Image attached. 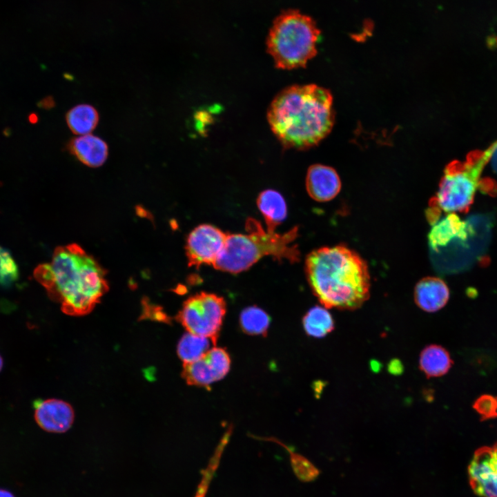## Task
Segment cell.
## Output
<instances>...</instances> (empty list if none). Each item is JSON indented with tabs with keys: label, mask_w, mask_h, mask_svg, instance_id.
Listing matches in <instances>:
<instances>
[{
	"label": "cell",
	"mask_w": 497,
	"mask_h": 497,
	"mask_svg": "<svg viewBox=\"0 0 497 497\" xmlns=\"http://www.w3.org/2000/svg\"><path fill=\"white\" fill-rule=\"evenodd\" d=\"M34 276L70 315L90 313L108 290L105 270L77 244L56 248L51 262L39 264Z\"/></svg>",
	"instance_id": "1"
},
{
	"label": "cell",
	"mask_w": 497,
	"mask_h": 497,
	"mask_svg": "<svg viewBox=\"0 0 497 497\" xmlns=\"http://www.w3.org/2000/svg\"><path fill=\"white\" fill-rule=\"evenodd\" d=\"M330 92L315 84L293 85L278 92L267 110L270 128L286 148L318 144L334 123Z\"/></svg>",
	"instance_id": "2"
},
{
	"label": "cell",
	"mask_w": 497,
	"mask_h": 497,
	"mask_svg": "<svg viewBox=\"0 0 497 497\" xmlns=\"http://www.w3.org/2000/svg\"><path fill=\"white\" fill-rule=\"evenodd\" d=\"M305 273L314 295L325 308L354 310L369 298L367 264L345 246L311 252L306 258Z\"/></svg>",
	"instance_id": "3"
},
{
	"label": "cell",
	"mask_w": 497,
	"mask_h": 497,
	"mask_svg": "<svg viewBox=\"0 0 497 497\" xmlns=\"http://www.w3.org/2000/svg\"><path fill=\"white\" fill-rule=\"evenodd\" d=\"M247 234L227 233L224 247L213 265L215 269L231 273L246 271L266 255L291 263L299 261L300 253L292 243L298 235V227L278 234L265 231L260 222L248 217L245 224Z\"/></svg>",
	"instance_id": "4"
},
{
	"label": "cell",
	"mask_w": 497,
	"mask_h": 497,
	"mask_svg": "<svg viewBox=\"0 0 497 497\" xmlns=\"http://www.w3.org/2000/svg\"><path fill=\"white\" fill-rule=\"evenodd\" d=\"M320 31L310 17L296 10L282 12L274 20L266 39L267 52L277 68L304 67L317 54Z\"/></svg>",
	"instance_id": "5"
},
{
	"label": "cell",
	"mask_w": 497,
	"mask_h": 497,
	"mask_svg": "<svg viewBox=\"0 0 497 497\" xmlns=\"http://www.w3.org/2000/svg\"><path fill=\"white\" fill-rule=\"evenodd\" d=\"M492 145L486 150L474 151L465 162L449 164L439 184L436 196L429 202L426 217L431 225L438 222L442 212L468 211L472 204L480 175L490 160Z\"/></svg>",
	"instance_id": "6"
},
{
	"label": "cell",
	"mask_w": 497,
	"mask_h": 497,
	"mask_svg": "<svg viewBox=\"0 0 497 497\" xmlns=\"http://www.w3.org/2000/svg\"><path fill=\"white\" fill-rule=\"evenodd\" d=\"M226 311V304L222 297L201 292L183 303L177 319L188 333L207 338L215 344Z\"/></svg>",
	"instance_id": "7"
},
{
	"label": "cell",
	"mask_w": 497,
	"mask_h": 497,
	"mask_svg": "<svg viewBox=\"0 0 497 497\" xmlns=\"http://www.w3.org/2000/svg\"><path fill=\"white\" fill-rule=\"evenodd\" d=\"M226 237L227 233L210 224L195 228L186 244L188 266L199 268L204 264L213 265L224 247Z\"/></svg>",
	"instance_id": "8"
},
{
	"label": "cell",
	"mask_w": 497,
	"mask_h": 497,
	"mask_svg": "<svg viewBox=\"0 0 497 497\" xmlns=\"http://www.w3.org/2000/svg\"><path fill=\"white\" fill-rule=\"evenodd\" d=\"M230 367L231 358L227 351L215 347L199 359L184 364L182 377L190 385L209 388L226 376Z\"/></svg>",
	"instance_id": "9"
},
{
	"label": "cell",
	"mask_w": 497,
	"mask_h": 497,
	"mask_svg": "<svg viewBox=\"0 0 497 497\" xmlns=\"http://www.w3.org/2000/svg\"><path fill=\"white\" fill-rule=\"evenodd\" d=\"M469 483L480 497H497V443L478 449L468 467Z\"/></svg>",
	"instance_id": "10"
},
{
	"label": "cell",
	"mask_w": 497,
	"mask_h": 497,
	"mask_svg": "<svg viewBox=\"0 0 497 497\" xmlns=\"http://www.w3.org/2000/svg\"><path fill=\"white\" fill-rule=\"evenodd\" d=\"M35 419L43 430L62 433L71 427L74 411L70 404L58 399L35 402Z\"/></svg>",
	"instance_id": "11"
},
{
	"label": "cell",
	"mask_w": 497,
	"mask_h": 497,
	"mask_svg": "<svg viewBox=\"0 0 497 497\" xmlns=\"http://www.w3.org/2000/svg\"><path fill=\"white\" fill-rule=\"evenodd\" d=\"M306 188L309 196L318 202H328L336 197L341 188V182L331 167L315 164L308 169Z\"/></svg>",
	"instance_id": "12"
},
{
	"label": "cell",
	"mask_w": 497,
	"mask_h": 497,
	"mask_svg": "<svg viewBox=\"0 0 497 497\" xmlns=\"http://www.w3.org/2000/svg\"><path fill=\"white\" fill-rule=\"evenodd\" d=\"M472 233L471 228L455 213H448L433 225L428 235L431 248L438 251L454 239L466 240Z\"/></svg>",
	"instance_id": "13"
},
{
	"label": "cell",
	"mask_w": 497,
	"mask_h": 497,
	"mask_svg": "<svg viewBox=\"0 0 497 497\" xmlns=\"http://www.w3.org/2000/svg\"><path fill=\"white\" fill-rule=\"evenodd\" d=\"M449 291L445 282L436 277L421 279L414 289V301L422 310L432 313L447 304Z\"/></svg>",
	"instance_id": "14"
},
{
	"label": "cell",
	"mask_w": 497,
	"mask_h": 497,
	"mask_svg": "<svg viewBox=\"0 0 497 497\" xmlns=\"http://www.w3.org/2000/svg\"><path fill=\"white\" fill-rule=\"evenodd\" d=\"M68 150L79 161L89 167H99L106 160L108 147L99 137L88 134L71 139Z\"/></svg>",
	"instance_id": "15"
},
{
	"label": "cell",
	"mask_w": 497,
	"mask_h": 497,
	"mask_svg": "<svg viewBox=\"0 0 497 497\" xmlns=\"http://www.w3.org/2000/svg\"><path fill=\"white\" fill-rule=\"evenodd\" d=\"M257 204L264 218L266 231L275 233L276 227L286 217L287 208L284 197L279 192L267 189L260 193Z\"/></svg>",
	"instance_id": "16"
},
{
	"label": "cell",
	"mask_w": 497,
	"mask_h": 497,
	"mask_svg": "<svg viewBox=\"0 0 497 497\" xmlns=\"http://www.w3.org/2000/svg\"><path fill=\"white\" fill-rule=\"evenodd\" d=\"M452 364L453 361L449 352L440 345H428L420 353V369L427 378L444 376Z\"/></svg>",
	"instance_id": "17"
},
{
	"label": "cell",
	"mask_w": 497,
	"mask_h": 497,
	"mask_svg": "<svg viewBox=\"0 0 497 497\" xmlns=\"http://www.w3.org/2000/svg\"><path fill=\"white\" fill-rule=\"evenodd\" d=\"M66 123L70 130L79 135L90 134L99 122L97 110L88 104L74 106L66 115Z\"/></svg>",
	"instance_id": "18"
},
{
	"label": "cell",
	"mask_w": 497,
	"mask_h": 497,
	"mask_svg": "<svg viewBox=\"0 0 497 497\" xmlns=\"http://www.w3.org/2000/svg\"><path fill=\"white\" fill-rule=\"evenodd\" d=\"M306 333L314 338H322L334 329L331 314L324 306H315L308 311L302 319Z\"/></svg>",
	"instance_id": "19"
},
{
	"label": "cell",
	"mask_w": 497,
	"mask_h": 497,
	"mask_svg": "<svg viewBox=\"0 0 497 497\" xmlns=\"http://www.w3.org/2000/svg\"><path fill=\"white\" fill-rule=\"evenodd\" d=\"M211 340L207 338L188 332L178 342L177 355L184 364L194 362L202 358L211 349Z\"/></svg>",
	"instance_id": "20"
},
{
	"label": "cell",
	"mask_w": 497,
	"mask_h": 497,
	"mask_svg": "<svg viewBox=\"0 0 497 497\" xmlns=\"http://www.w3.org/2000/svg\"><path fill=\"white\" fill-rule=\"evenodd\" d=\"M270 322L269 315L256 306L244 309L240 315V325L242 330L251 335L266 336Z\"/></svg>",
	"instance_id": "21"
},
{
	"label": "cell",
	"mask_w": 497,
	"mask_h": 497,
	"mask_svg": "<svg viewBox=\"0 0 497 497\" xmlns=\"http://www.w3.org/2000/svg\"><path fill=\"white\" fill-rule=\"evenodd\" d=\"M19 277L17 264L9 250L0 245V287H11Z\"/></svg>",
	"instance_id": "22"
},
{
	"label": "cell",
	"mask_w": 497,
	"mask_h": 497,
	"mask_svg": "<svg viewBox=\"0 0 497 497\" xmlns=\"http://www.w3.org/2000/svg\"><path fill=\"white\" fill-rule=\"evenodd\" d=\"M280 444L284 447L289 452L293 469L300 480L303 481H311L319 475L320 472L318 469L306 458L296 454L282 443L280 442Z\"/></svg>",
	"instance_id": "23"
},
{
	"label": "cell",
	"mask_w": 497,
	"mask_h": 497,
	"mask_svg": "<svg viewBox=\"0 0 497 497\" xmlns=\"http://www.w3.org/2000/svg\"><path fill=\"white\" fill-rule=\"evenodd\" d=\"M473 407L482 420L497 418L496 396L483 395L476 400Z\"/></svg>",
	"instance_id": "24"
},
{
	"label": "cell",
	"mask_w": 497,
	"mask_h": 497,
	"mask_svg": "<svg viewBox=\"0 0 497 497\" xmlns=\"http://www.w3.org/2000/svg\"><path fill=\"white\" fill-rule=\"evenodd\" d=\"M222 454V453L220 451H215L213 457L211 458L210 463L204 471L202 479L198 486L197 491L194 497L205 496L213 474L218 466Z\"/></svg>",
	"instance_id": "25"
},
{
	"label": "cell",
	"mask_w": 497,
	"mask_h": 497,
	"mask_svg": "<svg viewBox=\"0 0 497 497\" xmlns=\"http://www.w3.org/2000/svg\"><path fill=\"white\" fill-rule=\"evenodd\" d=\"M55 105V100L51 96H47L37 103L38 107L46 110L51 109Z\"/></svg>",
	"instance_id": "26"
},
{
	"label": "cell",
	"mask_w": 497,
	"mask_h": 497,
	"mask_svg": "<svg viewBox=\"0 0 497 497\" xmlns=\"http://www.w3.org/2000/svg\"><path fill=\"white\" fill-rule=\"evenodd\" d=\"M28 122L31 124H35L39 121L38 115L35 113H31L28 116Z\"/></svg>",
	"instance_id": "27"
},
{
	"label": "cell",
	"mask_w": 497,
	"mask_h": 497,
	"mask_svg": "<svg viewBox=\"0 0 497 497\" xmlns=\"http://www.w3.org/2000/svg\"><path fill=\"white\" fill-rule=\"evenodd\" d=\"M0 497H14L8 491L0 489Z\"/></svg>",
	"instance_id": "28"
},
{
	"label": "cell",
	"mask_w": 497,
	"mask_h": 497,
	"mask_svg": "<svg viewBox=\"0 0 497 497\" xmlns=\"http://www.w3.org/2000/svg\"><path fill=\"white\" fill-rule=\"evenodd\" d=\"M3 134L6 137H9L11 135V129L10 128H5L3 130Z\"/></svg>",
	"instance_id": "29"
},
{
	"label": "cell",
	"mask_w": 497,
	"mask_h": 497,
	"mask_svg": "<svg viewBox=\"0 0 497 497\" xmlns=\"http://www.w3.org/2000/svg\"><path fill=\"white\" fill-rule=\"evenodd\" d=\"M2 367H3V360H2L1 356L0 355V371L2 369Z\"/></svg>",
	"instance_id": "30"
}]
</instances>
